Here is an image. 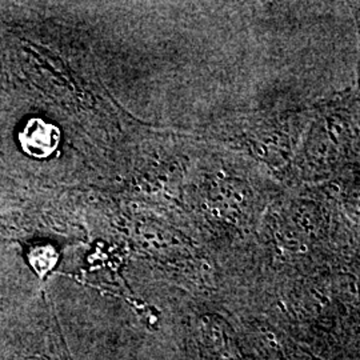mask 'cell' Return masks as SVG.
<instances>
[{"mask_svg": "<svg viewBox=\"0 0 360 360\" xmlns=\"http://www.w3.org/2000/svg\"><path fill=\"white\" fill-rule=\"evenodd\" d=\"M20 142L27 154L35 158H47L58 147L59 131L51 123L34 119L23 129Z\"/></svg>", "mask_w": 360, "mask_h": 360, "instance_id": "obj_1", "label": "cell"}]
</instances>
